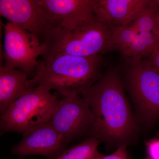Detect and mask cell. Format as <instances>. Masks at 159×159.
<instances>
[{"mask_svg":"<svg viewBox=\"0 0 159 159\" xmlns=\"http://www.w3.org/2000/svg\"><path fill=\"white\" fill-rule=\"evenodd\" d=\"M80 96L93 115L90 137L108 148L126 145L134 136L136 125L119 75L114 72L107 74Z\"/></svg>","mask_w":159,"mask_h":159,"instance_id":"cell-1","label":"cell"},{"mask_svg":"<svg viewBox=\"0 0 159 159\" xmlns=\"http://www.w3.org/2000/svg\"><path fill=\"white\" fill-rule=\"evenodd\" d=\"M101 55L80 57L61 54L39 61L31 85L44 84L62 97L80 95L99 79Z\"/></svg>","mask_w":159,"mask_h":159,"instance_id":"cell-2","label":"cell"},{"mask_svg":"<svg viewBox=\"0 0 159 159\" xmlns=\"http://www.w3.org/2000/svg\"><path fill=\"white\" fill-rule=\"evenodd\" d=\"M112 28L96 17L74 30L51 29L42 41L46 47L43 60L61 54L90 57L112 50L116 48L111 38Z\"/></svg>","mask_w":159,"mask_h":159,"instance_id":"cell-3","label":"cell"},{"mask_svg":"<svg viewBox=\"0 0 159 159\" xmlns=\"http://www.w3.org/2000/svg\"><path fill=\"white\" fill-rule=\"evenodd\" d=\"M44 84L15 101L1 115V133H23L34 125L49 122L60 100Z\"/></svg>","mask_w":159,"mask_h":159,"instance_id":"cell-4","label":"cell"},{"mask_svg":"<svg viewBox=\"0 0 159 159\" xmlns=\"http://www.w3.org/2000/svg\"><path fill=\"white\" fill-rule=\"evenodd\" d=\"M129 70V88L137 109L139 121L148 126L159 116V73L148 61L132 58Z\"/></svg>","mask_w":159,"mask_h":159,"instance_id":"cell-5","label":"cell"},{"mask_svg":"<svg viewBox=\"0 0 159 159\" xmlns=\"http://www.w3.org/2000/svg\"><path fill=\"white\" fill-rule=\"evenodd\" d=\"M46 47L39 39L15 24L8 22L4 27V65L6 68L18 69L29 75L35 73Z\"/></svg>","mask_w":159,"mask_h":159,"instance_id":"cell-6","label":"cell"},{"mask_svg":"<svg viewBox=\"0 0 159 159\" xmlns=\"http://www.w3.org/2000/svg\"><path fill=\"white\" fill-rule=\"evenodd\" d=\"M90 108L80 95L63 97L50 123L68 144L88 133L93 122Z\"/></svg>","mask_w":159,"mask_h":159,"instance_id":"cell-7","label":"cell"},{"mask_svg":"<svg viewBox=\"0 0 159 159\" xmlns=\"http://www.w3.org/2000/svg\"><path fill=\"white\" fill-rule=\"evenodd\" d=\"M39 2L50 30L56 28L74 30L96 18L97 0H39Z\"/></svg>","mask_w":159,"mask_h":159,"instance_id":"cell-8","label":"cell"},{"mask_svg":"<svg viewBox=\"0 0 159 159\" xmlns=\"http://www.w3.org/2000/svg\"><path fill=\"white\" fill-rule=\"evenodd\" d=\"M68 143L51 123H41L23 133V138L11 149V153L22 157L38 155L57 159Z\"/></svg>","mask_w":159,"mask_h":159,"instance_id":"cell-9","label":"cell"},{"mask_svg":"<svg viewBox=\"0 0 159 159\" xmlns=\"http://www.w3.org/2000/svg\"><path fill=\"white\" fill-rule=\"evenodd\" d=\"M1 16L43 40L50 27L38 0H1Z\"/></svg>","mask_w":159,"mask_h":159,"instance_id":"cell-10","label":"cell"},{"mask_svg":"<svg viewBox=\"0 0 159 159\" xmlns=\"http://www.w3.org/2000/svg\"><path fill=\"white\" fill-rule=\"evenodd\" d=\"M111 38L123 56L131 58L150 56L158 44L152 32H139L130 25L113 27Z\"/></svg>","mask_w":159,"mask_h":159,"instance_id":"cell-11","label":"cell"},{"mask_svg":"<svg viewBox=\"0 0 159 159\" xmlns=\"http://www.w3.org/2000/svg\"><path fill=\"white\" fill-rule=\"evenodd\" d=\"M152 1L97 0L96 17L112 26L128 25Z\"/></svg>","mask_w":159,"mask_h":159,"instance_id":"cell-12","label":"cell"},{"mask_svg":"<svg viewBox=\"0 0 159 159\" xmlns=\"http://www.w3.org/2000/svg\"><path fill=\"white\" fill-rule=\"evenodd\" d=\"M28 74L20 69L0 68V113L3 114L12 102L31 93L36 87L31 85Z\"/></svg>","mask_w":159,"mask_h":159,"instance_id":"cell-13","label":"cell"},{"mask_svg":"<svg viewBox=\"0 0 159 159\" xmlns=\"http://www.w3.org/2000/svg\"><path fill=\"white\" fill-rule=\"evenodd\" d=\"M100 141L89 137L83 142L66 149L57 159H94L99 153Z\"/></svg>","mask_w":159,"mask_h":159,"instance_id":"cell-14","label":"cell"},{"mask_svg":"<svg viewBox=\"0 0 159 159\" xmlns=\"http://www.w3.org/2000/svg\"><path fill=\"white\" fill-rule=\"evenodd\" d=\"M158 3V1H152L150 5L139 15L130 26L139 32L153 33L159 20Z\"/></svg>","mask_w":159,"mask_h":159,"instance_id":"cell-15","label":"cell"},{"mask_svg":"<svg viewBox=\"0 0 159 159\" xmlns=\"http://www.w3.org/2000/svg\"><path fill=\"white\" fill-rule=\"evenodd\" d=\"M94 159H128L126 145L119 146L114 153L109 155H104L99 152Z\"/></svg>","mask_w":159,"mask_h":159,"instance_id":"cell-16","label":"cell"},{"mask_svg":"<svg viewBox=\"0 0 159 159\" xmlns=\"http://www.w3.org/2000/svg\"><path fill=\"white\" fill-rule=\"evenodd\" d=\"M148 159H159V139H154L147 144Z\"/></svg>","mask_w":159,"mask_h":159,"instance_id":"cell-17","label":"cell"},{"mask_svg":"<svg viewBox=\"0 0 159 159\" xmlns=\"http://www.w3.org/2000/svg\"><path fill=\"white\" fill-rule=\"evenodd\" d=\"M148 61L152 67L159 73V44L150 55Z\"/></svg>","mask_w":159,"mask_h":159,"instance_id":"cell-18","label":"cell"},{"mask_svg":"<svg viewBox=\"0 0 159 159\" xmlns=\"http://www.w3.org/2000/svg\"><path fill=\"white\" fill-rule=\"evenodd\" d=\"M153 33L156 36L158 42V44H159V18L157 26L156 29H155Z\"/></svg>","mask_w":159,"mask_h":159,"instance_id":"cell-19","label":"cell"}]
</instances>
